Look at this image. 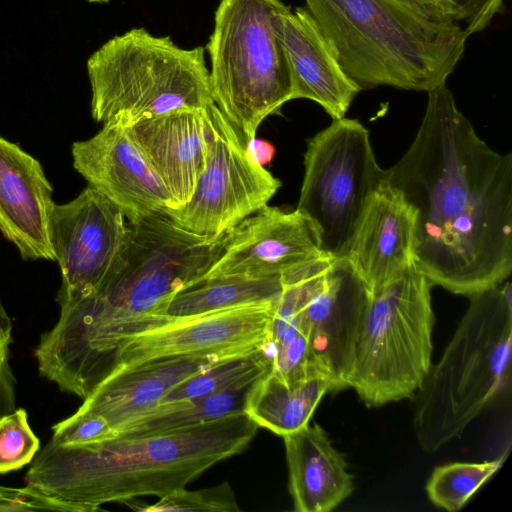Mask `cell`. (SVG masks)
<instances>
[{
	"label": "cell",
	"instance_id": "cell-18",
	"mask_svg": "<svg viewBox=\"0 0 512 512\" xmlns=\"http://www.w3.org/2000/svg\"><path fill=\"white\" fill-rule=\"evenodd\" d=\"M234 356L240 355L175 356L113 370L84 398L76 413L102 420L114 433L124 422L157 406L182 381Z\"/></svg>",
	"mask_w": 512,
	"mask_h": 512
},
{
	"label": "cell",
	"instance_id": "cell-1",
	"mask_svg": "<svg viewBox=\"0 0 512 512\" xmlns=\"http://www.w3.org/2000/svg\"><path fill=\"white\" fill-rule=\"evenodd\" d=\"M416 216L414 260L433 285L472 296L512 272V155L493 150L446 83L428 92L417 134L384 169Z\"/></svg>",
	"mask_w": 512,
	"mask_h": 512
},
{
	"label": "cell",
	"instance_id": "cell-7",
	"mask_svg": "<svg viewBox=\"0 0 512 512\" xmlns=\"http://www.w3.org/2000/svg\"><path fill=\"white\" fill-rule=\"evenodd\" d=\"M91 115L130 127L180 108L214 103L204 48L177 46L144 28L116 35L87 60Z\"/></svg>",
	"mask_w": 512,
	"mask_h": 512
},
{
	"label": "cell",
	"instance_id": "cell-6",
	"mask_svg": "<svg viewBox=\"0 0 512 512\" xmlns=\"http://www.w3.org/2000/svg\"><path fill=\"white\" fill-rule=\"evenodd\" d=\"M433 284L413 262L368 289L357 325L345 388L369 407L416 395L431 368Z\"/></svg>",
	"mask_w": 512,
	"mask_h": 512
},
{
	"label": "cell",
	"instance_id": "cell-20",
	"mask_svg": "<svg viewBox=\"0 0 512 512\" xmlns=\"http://www.w3.org/2000/svg\"><path fill=\"white\" fill-rule=\"evenodd\" d=\"M280 35L291 74L292 99L312 100L333 120L344 118L361 89L343 71L309 11L296 7L285 12Z\"/></svg>",
	"mask_w": 512,
	"mask_h": 512
},
{
	"label": "cell",
	"instance_id": "cell-28",
	"mask_svg": "<svg viewBox=\"0 0 512 512\" xmlns=\"http://www.w3.org/2000/svg\"><path fill=\"white\" fill-rule=\"evenodd\" d=\"M143 512L160 511H208V512H239L241 511L235 493L225 481L217 486L190 491L177 489L160 497L155 504L136 508Z\"/></svg>",
	"mask_w": 512,
	"mask_h": 512
},
{
	"label": "cell",
	"instance_id": "cell-27",
	"mask_svg": "<svg viewBox=\"0 0 512 512\" xmlns=\"http://www.w3.org/2000/svg\"><path fill=\"white\" fill-rule=\"evenodd\" d=\"M39 449L40 440L31 429L23 408H15L0 417L1 474L31 463Z\"/></svg>",
	"mask_w": 512,
	"mask_h": 512
},
{
	"label": "cell",
	"instance_id": "cell-15",
	"mask_svg": "<svg viewBox=\"0 0 512 512\" xmlns=\"http://www.w3.org/2000/svg\"><path fill=\"white\" fill-rule=\"evenodd\" d=\"M71 152L74 169L119 207L128 222L174 208L169 192L128 127L105 123L93 137L74 142Z\"/></svg>",
	"mask_w": 512,
	"mask_h": 512
},
{
	"label": "cell",
	"instance_id": "cell-21",
	"mask_svg": "<svg viewBox=\"0 0 512 512\" xmlns=\"http://www.w3.org/2000/svg\"><path fill=\"white\" fill-rule=\"evenodd\" d=\"M283 439L295 511L328 512L350 496L353 476L321 426L308 424Z\"/></svg>",
	"mask_w": 512,
	"mask_h": 512
},
{
	"label": "cell",
	"instance_id": "cell-16",
	"mask_svg": "<svg viewBox=\"0 0 512 512\" xmlns=\"http://www.w3.org/2000/svg\"><path fill=\"white\" fill-rule=\"evenodd\" d=\"M208 106L172 110L128 127L169 192L172 209L190 200L203 171L212 134Z\"/></svg>",
	"mask_w": 512,
	"mask_h": 512
},
{
	"label": "cell",
	"instance_id": "cell-11",
	"mask_svg": "<svg viewBox=\"0 0 512 512\" xmlns=\"http://www.w3.org/2000/svg\"><path fill=\"white\" fill-rule=\"evenodd\" d=\"M49 232L62 275L56 301L63 306L101 284L125 245L129 222L119 207L88 185L72 201L54 203Z\"/></svg>",
	"mask_w": 512,
	"mask_h": 512
},
{
	"label": "cell",
	"instance_id": "cell-33",
	"mask_svg": "<svg viewBox=\"0 0 512 512\" xmlns=\"http://www.w3.org/2000/svg\"><path fill=\"white\" fill-rule=\"evenodd\" d=\"M247 158L255 165L269 164L275 155V147L268 141L256 137L248 140L244 145Z\"/></svg>",
	"mask_w": 512,
	"mask_h": 512
},
{
	"label": "cell",
	"instance_id": "cell-2",
	"mask_svg": "<svg viewBox=\"0 0 512 512\" xmlns=\"http://www.w3.org/2000/svg\"><path fill=\"white\" fill-rule=\"evenodd\" d=\"M225 239L187 231L166 213L129 222L125 245L101 284L60 306L58 322L41 335L36 353L43 366L70 386L96 385L121 341L174 319L170 301L203 281Z\"/></svg>",
	"mask_w": 512,
	"mask_h": 512
},
{
	"label": "cell",
	"instance_id": "cell-13",
	"mask_svg": "<svg viewBox=\"0 0 512 512\" xmlns=\"http://www.w3.org/2000/svg\"><path fill=\"white\" fill-rule=\"evenodd\" d=\"M368 288L347 258L323 257L300 273L301 323L335 391L344 377Z\"/></svg>",
	"mask_w": 512,
	"mask_h": 512
},
{
	"label": "cell",
	"instance_id": "cell-32",
	"mask_svg": "<svg viewBox=\"0 0 512 512\" xmlns=\"http://www.w3.org/2000/svg\"><path fill=\"white\" fill-rule=\"evenodd\" d=\"M8 360L6 356L0 361V417L16 408V379Z\"/></svg>",
	"mask_w": 512,
	"mask_h": 512
},
{
	"label": "cell",
	"instance_id": "cell-35",
	"mask_svg": "<svg viewBox=\"0 0 512 512\" xmlns=\"http://www.w3.org/2000/svg\"><path fill=\"white\" fill-rule=\"evenodd\" d=\"M91 3H107L109 0H86Z\"/></svg>",
	"mask_w": 512,
	"mask_h": 512
},
{
	"label": "cell",
	"instance_id": "cell-26",
	"mask_svg": "<svg viewBox=\"0 0 512 512\" xmlns=\"http://www.w3.org/2000/svg\"><path fill=\"white\" fill-rule=\"evenodd\" d=\"M504 461L505 455L480 463L455 462L436 467L426 484L429 500L449 512L460 510Z\"/></svg>",
	"mask_w": 512,
	"mask_h": 512
},
{
	"label": "cell",
	"instance_id": "cell-10",
	"mask_svg": "<svg viewBox=\"0 0 512 512\" xmlns=\"http://www.w3.org/2000/svg\"><path fill=\"white\" fill-rule=\"evenodd\" d=\"M208 112L212 134L203 171L190 200L165 213L187 231L218 238L265 207L281 182L247 158L245 143L214 103Z\"/></svg>",
	"mask_w": 512,
	"mask_h": 512
},
{
	"label": "cell",
	"instance_id": "cell-23",
	"mask_svg": "<svg viewBox=\"0 0 512 512\" xmlns=\"http://www.w3.org/2000/svg\"><path fill=\"white\" fill-rule=\"evenodd\" d=\"M266 372L250 376L229 388L194 400L155 406L118 426L114 434L145 436L165 433L244 412L251 387Z\"/></svg>",
	"mask_w": 512,
	"mask_h": 512
},
{
	"label": "cell",
	"instance_id": "cell-31",
	"mask_svg": "<svg viewBox=\"0 0 512 512\" xmlns=\"http://www.w3.org/2000/svg\"><path fill=\"white\" fill-rule=\"evenodd\" d=\"M420 16L440 24H459L462 13L450 0H395Z\"/></svg>",
	"mask_w": 512,
	"mask_h": 512
},
{
	"label": "cell",
	"instance_id": "cell-5",
	"mask_svg": "<svg viewBox=\"0 0 512 512\" xmlns=\"http://www.w3.org/2000/svg\"><path fill=\"white\" fill-rule=\"evenodd\" d=\"M512 290L507 279L470 296L439 362L418 390L414 428L420 447L436 452L504 388L511 373Z\"/></svg>",
	"mask_w": 512,
	"mask_h": 512
},
{
	"label": "cell",
	"instance_id": "cell-17",
	"mask_svg": "<svg viewBox=\"0 0 512 512\" xmlns=\"http://www.w3.org/2000/svg\"><path fill=\"white\" fill-rule=\"evenodd\" d=\"M52 194L40 162L0 136V232L23 260L55 261L49 232Z\"/></svg>",
	"mask_w": 512,
	"mask_h": 512
},
{
	"label": "cell",
	"instance_id": "cell-14",
	"mask_svg": "<svg viewBox=\"0 0 512 512\" xmlns=\"http://www.w3.org/2000/svg\"><path fill=\"white\" fill-rule=\"evenodd\" d=\"M323 257L317 233L303 214L266 205L226 233L222 253L203 281L282 277Z\"/></svg>",
	"mask_w": 512,
	"mask_h": 512
},
{
	"label": "cell",
	"instance_id": "cell-12",
	"mask_svg": "<svg viewBox=\"0 0 512 512\" xmlns=\"http://www.w3.org/2000/svg\"><path fill=\"white\" fill-rule=\"evenodd\" d=\"M276 302L174 317L167 325L121 341L114 350L109 373L152 359L214 353L245 355L265 348L270 343Z\"/></svg>",
	"mask_w": 512,
	"mask_h": 512
},
{
	"label": "cell",
	"instance_id": "cell-4",
	"mask_svg": "<svg viewBox=\"0 0 512 512\" xmlns=\"http://www.w3.org/2000/svg\"><path fill=\"white\" fill-rule=\"evenodd\" d=\"M347 76L360 89L430 92L453 73L467 35L395 0H305Z\"/></svg>",
	"mask_w": 512,
	"mask_h": 512
},
{
	"label": "cell",
	"instance_id": "cell-19",
	"mask_svg": "<svg viewBox=\"0 0 512 512\" xmlns=\"http://www.w3.org/2000/svg\"><path fill=\"white\" fill-rule=\"evenodd\" d=\"M416 216L402 193L385 181L370 199L347 260L373 289L415 262Z\"/></svg>",
	"mask_w": 512,
	"mask_h": 512
},
{
	"label": "cell",
	"instance_id": "cell-8",
	"mask_svg": "<svg viewBox=\"0 0 512 512\" xmlns=\"http://www.w3.org/2000/svg\"><path fill=\"white\" fill-rule=\"evenodd\" d=\"M290 9L281 0H221L206 45L214 104L243 142L293 100L292 80L280 35Z\"/></svg>",
	"mask_w": 512,
	"mask_h": 512
},
{
	"label": "cell",
	"instance_id": "cell-25",
	"mask_svg": "<svg viewBox=\"0 0 512 512\" xmlns=\"http://www.w3.org/2000/svg\"><path fill=\"white\" fill-rule=\"evenodd\" d=\"M272 362L264 348L224 359L173 387L158 405L190 401L224 390L250 376L271 370Z\"/></svg>",
	"mask_w": 512,
	"mask_h": 512
},
{
	"label": "cell",
	"instance_id": "cell-9",
	"mask_svg": "<svg viewBox=\"0 0 512 512\" xmlns=\"http://www.w3.org/2000/svg\"><path fill=\"white\" fill-rule=\"evenodd\" d=\"M383 182L384 169L358 120H333L309 139L296 210L314 227L325 257H347L361 217Z\"/></svg>",
	"mask_w": 512,
	"mask_h": 512
},
{
	"label": "cell",
	"instance_id": "cell-34",
	"mask_svg": "<svg viewBox=\"0 0 512 512\" xmlns=\"http://www.w3.org/2000/svg\"><path fill=\"white\" fill-rule=\"evenodd\" d=\"M12 342V323L0 301V361L8 356Z\"/></svg>",
	"mask_w": 512,
	"mask_h": 512
},
{
	"label": "cell",
	"instance_id": "cell-24",
	"mask_svg": "<svg viewBox=\"0 0 512 512\" xmlns=\"http://www.w3.org/2000/svg\"><path fill=\"white\" fill-rule=\"evenodd\" d=\"M281 277L210 279L176 294L169 303L171 317H190L241 306L276 302Z\"/></svg>",
	"mask_w": 512,
	"mask_h": 512
},
{
	"label": "cell",
	"instance_id": "cell-30",
	"mask_svg": "<svg viewBox=\"0 0 512 512\" xmlns=\"http://www.w3.org/2000/svg\"><path fill=\"white\" fill-rule=\"evenodd\" d=\"M462 13L459 25L468 36L483 31L503 10V0H450Z\"/></svg>",
	"mask_w": 512,
	"mask_h": 512
},
{
	"label": "cell",
	"instance_id": "cell-22",
	"mask_svg": "<svg viewBox=\"0 0 512 512\" xmlns=\"http://www.w3.org/2000/svg\"><path fill=\"white\" fill-rule=\"evenodd\" d=\"M328 392H335V388L327 377L313 376L287 382L269 370L251 387L244 412L258 427L283 437L308 425Z\"/></svg>",
	"mask_w": 512,
	"mask_h": 512
},
{
	"label": "cell",
	"instance_id": "cell-29",
	"mask_svg": "<svg viewBox=\"0 0 512 512\" xmlns=\"http://www.w3.org/2000/svg\"><path fill=\"white\" fill-rule=\"evenodd\" d=\"M38 510L79 512L76 507L53 499L30 485L23 488L0 485V511Z\"/></svg>",
	"mask_w": 512,
	"mask_h": 512
},
{
	"label": "cell",
	"instance_id": "cell-3",
	"mask_svg": "<svg viewBox=\"0 0 512 512\" xmlns=\"http://www.w3.org/2000/svg\"><path fill=\"white\" fill-rule=\"evenodd\" d=\"M258 425L245 413L175 431L82 444L48 442L25 476L45 495L92 512L110 502L163 497L243 451Z\"/></svg>",
	"mask_w": 512,
	"mask_h": 512
}]
</instances>
